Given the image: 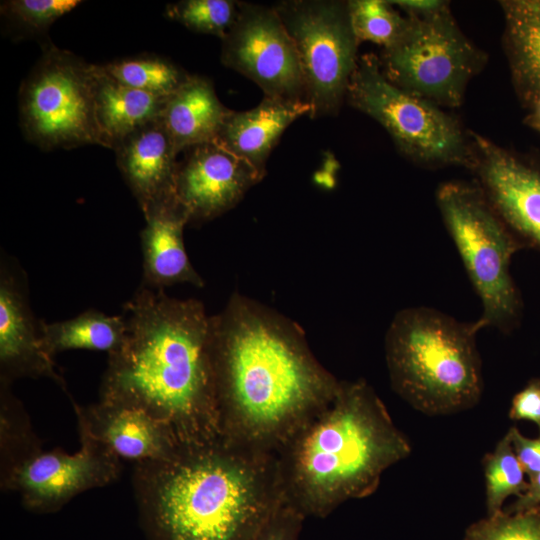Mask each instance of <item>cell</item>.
Returning <instances> with one entry per match:
<instances>
[{"mask_svg": "<svg viewBox=\"0 0 540 540\" xmlns=\"http://www.w3.org/2000/svg\"><path fill=\"white\" fill-rule=\"evenodd\" d=\"M183 152L177 164L174 196L189 223L206 222L231 210L262 180L246 161L214 142Z\"/></svg>", "mask_w": 540, "mask_h": 540, "instance_id": "13", "label": "cell"}, {"mask_svg": "<svg viewBox=\"0 0 540 540\" xmlns=\"http://www.w3.org/2000/svg\"><path fill=\"white\" fill-rule=\"evenodd\" d=\"M222 439L277 454L336 395L326 370L292 320L240 293L211 316Z\"/></svg>", "mask_w": 540, "mask_h": 540, "instance_id": "1", "label": "cell"}, {"mask_svg": "<svg viewBox=\"0 0 540 540\" xmlns=\"http://www.w3.org/2000/svg\"><path fill=\"white\" fill-rule=\"evenodd\" d=\"M123 309L125 340L108 355L99 399L146 409L182 446L219 439L211 316L203 303L141 284Z\"/></svg>", "mask_w": 540, "mask_h": 540, "instance_id": "2", "label": "cell"}, {"mask_svg": "<svg viewBox=\"0 0 540 540\" xmlns=\"http://www.w3.org/2000/svg\"><path fill=\"white\" fill-rule=\"evenodd\" d=\"M487 516L503 510L506 499L521 496L528 488L508 432L483 459Z\"/></svg>", "mask_w": 540, "mask_h": 540, "instance_id": "26", "label": "cell"}, {"mask_svg": "<svg viewBox=\"0 0 540 540\" xmlns=\"http://www.w3.org/2000/svg\"><path fill=\"white\" fill-rule=\"evenodd\" d=\"M505 16V43L513 78L522 94L540 101V3L501 2Z\"/></svg>", "mask_w": 540, "mask_h": 540, "instance_id": "22", "label": "cell"}, {"mask_svg": "<svg viewBox=\"0 0 540 540\" xmlns=\"http://www.w3.org/2000/svg\"><path fill=\"white\" fill-rule=\"evenodd\" d=\"M113 150L143 214L174 197L178 154L161 117L127 136Z\"/></svg>", "mask_w": 540, "mask_h": 540, "instance_id": "17", "label": "cell"}, {"mask_svg": "<svg viewBox=\"0 0 540 540\" xmlns=\"http://www.w3.org/2000/svg\"><path fill=\"white\" fill-rule=\"evenodd\" d=\"M540 505V474L529 482L527 490L514 503L503 509L505 512L513 513Z\"/></svg>", "mask_w": 540, "mask_h": 540, "instance_id": "34", "label": "cell"}, {"mask_svg": "<svg viewBox=\"0 0 540 540\" xmlns=\"http://www.w3.org/2000/svg\"><path fill=\"white\" fill-rule=\"evenodd\" d=\"M231 111L219 100L210 79L191 74L166 99L161 121L179 155L190 147L214 142Z\"/></svg>", "mask_w": 540, "mask_h": 540, "instance_id": "20", "label": "cell"}, {"mask_svg": "<svg viewBox=\"0 0 540 540\" xmlns=\"http://www.w3.org/2000/svg\"><path fill=\"white\" fill-rule=\"evenodd\" d=\"M539 105V109H538V118H539V122H540V101L537 103Z\"/></svg>", "mask_w": 540, "mask_h": 540, "instance_id": "36", "label": "cell"}, {"mask_svg": "<svg viewBox=\"0 0 540 540\" xmlns=\"http://www.w3.org/2000/svg\"><path fill=\"white\" fill-rule=\"evenodd\" d=\"M220 60L265 97L308 103L294 43L273 6L238 1L235 22L221 39Z\"/></svg>", "mask_w": 540, "mask_h": 540, "instance_id": "11", "label": "cell"}, {"mask_svg": "<svg viewBox=\"0 0 540 540\" xmlns=\"http://www.w3.org/2000/svg\"><path fill=\"white\" fill-rule=\"evenodd\" d=\"M305 519L300 512L282 500L251 540H299Z\"/></svg>", "mask_w": 540, "mask_h": 540, "instance_id": "31", "label": "cell"}, {"mask_svg": "<svg viewBox=\"0 0 540 540\" xmlns=\"http://www.w3.org/2000/svg\"><path fill=\"white\" fill-rule=\"evenodd\" d=\"M48 378L67 394L66 383L42 346L40 321L33 314L27 277L16 261L0 262V383Z\"/></svg>", "mask_w": 540, "mask_h": 540, "instance_id": "14", "label": "cell"}, {"mask_svg": "<svg viewBox=\"0 0 540 540\" xmlns=\"http://www.w3.org/2000/svg\"><path fill=\"white\" fill-rule=\"evenodd\" d=\"M148 540H251L283 500L276 454L228 442L133 465Z\"/></svg>", "mask_w": 540, "mask_h": 540, "instance_id": "3", "label": "cell"}, {"mask_svg": "<svg viewBox=\"0 0 540 540\" xmlns=\"http://www.w3.org/2000/svg\"><path fill=\"white\" fill-rule=\"evenodd\" d=\"M81 3L79 0H8L1 2L0 12L18 38L43 36L57 19Z\"/></svg>", "mask_w": 540, "mask_h": 540, "instance_id": "28", "label": "cell"}, {"mask_svg": "<svg viewBox=\"0 0 540 540\" xmlns=\"http://www.w3.org/2000/svg\"><path fill=\"white\" fill-rule=\"evenodd\" d=\"M406 17L399 37L382 48L379 63L384 75L399 88L440 107L460 106L486 55L464 35L448 3Z\"/></svg>", "mask_w": 540, "mask_h": 540, "instance_id": "8", "label": "cell"}, {"mask_svg": "<svg viewBox=\"0 0 540 540\" xmlns=\"http://www.w3.org/2000/svg\"><path fill=\"white\" fill-rule=\"evenodd\" d=\"M514 453L522 466L529 482L540 474V436L528 438L516 427L508 430Z\"/></svg>", "mask_w": 540, "mask_h": 540, "instance_id": "32", "label": "cell"}, {"mask_svg": "<svg viewBox=\"0 0 540 540\" xmlns=\"http://www.w3.org/2000/svg\"><path fill=\"white\" fill-rule=\"evenodd\" d=\"M102 67L120 83L160 97H169L191 75L170 59L146 53L116 59Z\"/></svg>", "mask_w": 540, "mask_h": 540, "instance_id": "24", "label": "cell"}, {"mask_svg": "<svg viewBox=\"0 0 540 540\" xmlns=\"http://www.w3.org/2000/svg\"><path fill=\"white\" fill-rule=\"evenodd\" d=\"M463 540H540V505L486 515L467 527Z\"/></svg>", "mask_w": 540, "mask_h": 540, "instance_id": "30", "label": "cell"}, {"mask_svg": "<svg viewBox=\"0 0 540 540\" xmlns=\"http://www.w3.org/2000/svg\"><path fill=\"white\" fill-rule=\"evenodd\" d=\"M238 14L234 0H181L167 5L165 15L194 32L222 39Z\"/></svg>", "mask_w": 540, "mask_h": 540, "instance_id": "29", "label": "cell"}, {"mask_svg": "<svg viewBox=\"0 0 540 540\" xmlns=\"http://www.w3.org/2000/svg\"><path fill=\"white\" fill-rule=\"evenodd\" d=\"M478 320L466 323L428 307L399 311L385 336L393 390L429 416L473 408L483 392L476 335Z\"/></svg>", "mask_w": 540, "mask_h": 540, "instance_id": "5", "label": "cell"}, {"mask_svg": "<svg viewBox=\"0 0 540 540\" xmlns=\"http://www.w3.org/2000/svg\"><path fill=\"white\" fill-rule=\"evenodd\" d=\"M470 134L478 185L510 230L540 250V170L492 141Z\"/></svg>", "mask_w": 540, "mask_h": 540, "instance_id": "15", "label": "cell"}, {"mask_svg": "<svg viewBox=\"0 0 540 540\" xmlns=\"http://www.w3.org/2000/svg\"><path fill=\"white\" fill-rule=\"evenodd\" d=\"M78 435L77 452L40 449L0 478L1 489L16 492L26 510L47 514L83 492L116 482L122 461L86 434Z\"/></svg>", "mask_w": 540, "mask_h": 540, "instance_id": "12", "label": "cell"}, {"mask_svg": "<svg viewBox=\"0 0 540 540\" xmlns=\"http://www.w3.org/2000/svg\"><path fill=\"white\" fill-rule=\"evenodd\" d=\"M41 341L52 358L68 350L117 351L126 336V323L121 315H107L89 309L77 316L52 323L40 321Z\"/></svg>", "mask_w": 540, "mask_h": 540, "instance_id": "23", "label": "cell"}, {"mask_svg": "<svg viewBox=\"0 0 540 540\" xmlns=\"http://www.w3.org/2000/svg\"><path fill=\"white\" fill-rule=\"evenodd\" d=\"M509 417L531 421L540 432V379L532 380L513 397Z\"/></svg>", "mask_w": 540, "mask_h": 540, "instance_id": "33", "label": "cell"}, {"mask_svg": "<svg viewBox=\"0 0 540 540\" xmlns=\"http://www.w3.org/2000/svg\"><path fill=\"white\" fill-rule=\"evenodd\" d=\"M411 445L365 380L341 381L334 398L277 452L282 498L325 518L352 499L372 495L383 473Z\"/></svg>", "mask_w": 540, "mask_h": 540, "instance_id": "4", "label": "cell"}, {"mask_svg": "<svg viewBox=\"0 0 540 540\" xmlns=\"http://www.w3.org/2000/svg\"><path fill=\"white\" fill-rule=\"evenodd\" d=\"M146 225L140 233L143 255L142 285L163 289L178 283L203 287L204 280L190 262L183 231L189 224L175 196L146 213Z\"/></svg>", "mask_w": 540, "mask_h": 540, "instance_id": "18", "label": "cell"}, {"mask_svg": "<svg viewBox=\"0 0 540 540\" xmlns=\"http://www.w3.org/2000/svg\"><path fill=\"white\" fill-rule=\"evenodd\" d=\"M42 449L29 416L11 385L0 383V478Z\"/></svg>", "mask_w": 540, "mask_h": 540, "instance_id": "25", "label": "cell"}, {"mask_svg": "<svg viewBox=\"0 0 540 540\" xmlns=\"http://www.w3.org/2000/svg\"><path fill=\"white\" fill-rule=\"evenodd\" d=\"M405 14H425L443 7L447 2L441 0H398L391 1Z\"/></svg>", "mask_w": 540, "mask_h": 540, "instance_id": "35", "label": "cell"}, {"mask_svg": "<svg viewBox=\"0 0 540 540\" xmlns=\"http://www.w3.org/2000/svg\"><path fill=\"white\" fill-rule=\"evenodd\" d=\"M272 6L294 43L309 117L338 115L359 59L348 1L284 0Z\"/></svg>", "mask_w": 540, "mask_h": 540, "instance_id": "10", "label": "cell"}, {"mask_svg": "<svg viewBox=\"0 0 540 540\" xmlns=\"http://www.w3.org/2000/svg\"><path fill=\"white\" fill-rule=\"evenodd\" d=\"M168 97L129 87L95 68V117L100 146L114 149L123 139L160 119Z\"/></svg>", "mask_w": 540, "mask_h": 540, "instance_id": "21", "label": "cell"}, {"mask_svg": "<svg viewBox=\"0 0 540 540\" xmlns=\"http://www.w3.org/2000/svg\"><path fill=\"white\" fill-rule=\"evenodd\" d=\"M348 8L359 43L369 41L385 48L399 37L407 22L391 1L350 0Z\"/></svg>", "mask_w": 540, "mask_h": 540, "instance_id": "27", "label": "cell"}, {"mask_svg": "<svg viewBox=\"0 0 540 540\" xmlns=\"http://www.w3.org/2000/svg\"><path fill=\"white\" fill-rule=\"evenodd\" d=\"M310 111L306 102H286L264 96L249 110H232L214 143L246 161L263 179L268 158L284 131Z\"/></svg>", "mask_w": 540, "mask_h": 540, "instance_id": "19", "label": "cell"}, {"mask_svg": "<svg viewBox=\"0 0 540 540\" xmlns=\"http://www.w3.org/2000/svg\"><path fill=\"white\" fill-rule=\"evenodd\" d=\"M95 68L74 53L45 43L19 90L20 126L29 142L45 151L100 145Z\"/></svg>", "mask_w": 540, "mask_h": 540, "instance_id": "9", "label": "cell"}, {"mask_svg": "<svg viewBox=\"0 0 540 540\" xmlns=\"http://www.w3.org/2000/svg\"><path fill=\"white\" fill-rule=\"evenodd\" d=\"M77 430L96 441L120 461L133 465L166 460L182 447L173 430L146 409L99 399L82 406L70 399Z\"/></svg>", "mask_w": 540, "mask_h": 540, "instance_id": "16", "label": "cell"}, {"mask_svg": "<svg viewBox=\"0 0 540 540\" xmlns=\"http://www.w3.org/2000/svg\"><path fill=\"white\" fill-rule=\"evenodd\" d=\"M346 100L378 122L411 161L430 168H474L471 134L440 106L389 81L374 54L359 57Z\"/></svg>", "mask_w": 540, "mask_h": 540, "instance_id": "7", "label": "cell"}, {"mask_svg": "<svg viewBox=\"0 0 540 540\" xmlns=\"http://www.w3.org/2000/svg\"><path fill=\"white\" fill-rule=\"evenodd\" d=\"M437 206L467 275L481 301L482 328L509 333L517 325L521 299L510 272L524 245L504 223L478 184L439 186Z\"/></svg>", "mask_w": 540, "mask_h": 540, "instance_id": "6", "label": "cell"}]
</instances>
